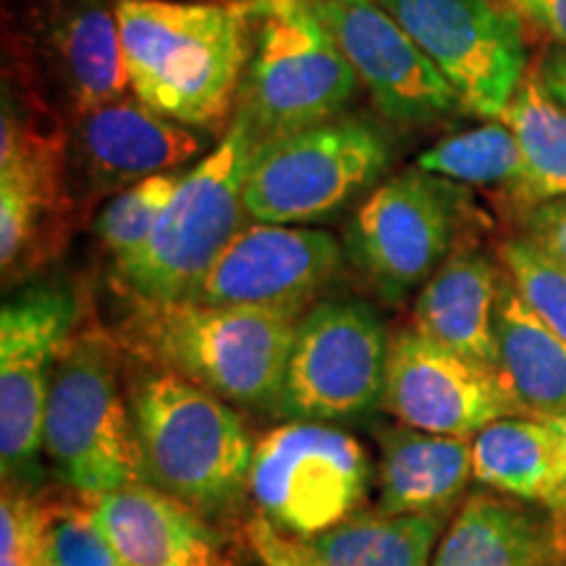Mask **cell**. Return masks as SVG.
<instances>
[{"label":"cell","mask_w":566,"mask_h":566,"mask_svg":"<svg viewBox=\"0 0 566 566\" xmlns=\"http://www.w3.org/2000/svg\"><path fill=\"white\" fill-rule=\"evenodd\" d=\"M132 95L174 122L210 129L229 116L250 61L247 0H116Z\"/></svg>","instance_id":"obj_1"},{"label":"cell","mask_w":566,"mask_h":566,"mask_svg":"<svg viewBox=\"0 0 566 566\" xmlns=\"http://www.w3.org/2000/svg\"><path fill=\"white\" fill-rule=\"evenodd\" d=\"M294 317L195 300L134 302L122 344L233 407L275 412L292 354Z\"/></svg>","instance_id":"obj_2"},{"label":"cell","mask_w":566,"mask_h":566,"mask_svg":"<svg viewBox=\"0 0 566 566\" xmlns=\"http://www.w3.org/2000/svg\"><path fill=\"white\" fill-rule=\"evenodd\" d=\"M129 412L142 483L202 516L231 512L250 493L258 441L229 401L155 370L132 386Z\"/></svg>","instance_id":"obj_3"},{"label":"cell","mask_w":566,"mask_h":566,"mask_svg":"<svg viewBox=\"0 0 566 566\" xmlns=\"http://www.w3.org/2000/svg\"><path fill=\"white\" fill-rule=\"evenodd\" d=\"M263 150L250 122L237 113L216 150L184 171L150 242L132 260L113 265L116 281L134 302L192 300L216 260L247 226L244 189Z\"/></svg>","instance_id":"obj_4"},{"label":"cell","mask_w":566,"mask_h":566,"mask_svg":"<svg viewBox=\"0 0 566 566\" xmlns=\"http://www.w3.org/2000/svg\"><path fill=\"white\" fill-rule=\"evenodd\" d=\"M42 454L87 501L139 480L116 336L82 331L61 352L48 394Z\"/></svg>","instance_id":"obj_5"},{"label":"cell","mask_w":566,"mask_h":566,"mask_svg":"<svg viewBox=\"0 0 566 566\" xmlns=\"http://www.w3.org/2000/svg\"><path fill=\"white\" fill-rule=\"evenodd\" d=\"M237 113L263 147L338 118L357 92V74L338 48L315 0H286L260 13Z\"/></svg>","instance_id":"obj_6"},{"label":"cell","mask_w":566,"mask_h":566,"mask_svg":"<svg viewBox=\"0 0 566 566\" xmlns=\"http://www.w3.org/2000/svg\"><path fill=\"white\" fill-rule=\"evenodd\" d=\"M391 147L363 118H334L273 142L254 160L244 189L252 221L307 226L334 218L386 174Z\"/></svg>","instance_id":"obj_7"},{"label":"cell","mask_w":566,"mask_h":566,"mask_svg":"<svg viewBox=\"0 0 566 566\" xmlns=\"http://www.w3.org/2000/svg\"><path fill=\"white\" fill-rule=\"evenodd\" d=\"M370 483L359 441L328 422H286L258 441L250 495L283 535L313 541L357 514Z\"/></svg>","instance_id":"obj_8"},{"label":"cell","mask_w":566,"mask_h":566,"mask_svg":"<svg viewBox=\"0 0 566 566\" xmlns=\"http://www.w3.org/2000/svg\"><path fill=\"white\" fill-rule=\"evenodd\" d=\"M388 336L359 300L315 302L300 317L275 412L289 422H342L380 407Z\"/></svg>","instance_id":"obj_9"},{"label":"cell","mask_w":566,"mask_h":566,"mask_svg":"<svg viewBox=\"0 0 566 566\" xmlns=\"http://www.w3.org/2000/svg\"><path fill=\"white\" fill-rule=\"evenodd\" d=\"M82 307L66 283H32L0 310V467L3 483L40 478L42 428L53 370L74 336Z\"/></svg>","instance_id":"obj_10"},{"label":"cell","mask_w":566,"mask_h":566,"mask_svg":"<svg viewBox=\"0 0 566 566\" xmlns=\"http://www.w3.org/2000/svg\"><path fill=\"white\" fill-rule=\"evenodd\" d=\"M436 63L462 108L501 122L527 76L520 13L504 0H378Z\"/></svg>","instance_id":"obj_11"},{"label":"cell","mask_w":566,"mask_h":566,"mask_svg":"<svg viewBox=\"0 0 566 566\" xmlns=\"http://www.w3.org/2000/svg\"><path fill=\"white\" fill-rule=\"evenodd\" d=\"M69 132L42 124L9 92L0 122V268L3 281H24L53 263L71 233Z\"/></svg>","instance_id":"obj_12"},{"label":"cell","mask_w":566,"mask_h":566,"mask_svg":"<svg viewBox=\"0 0 566 566\" xmlns=\"http://www.w3.org/2000/svg\"><path fill=\"white\" fill-rule=\"evenodd\" d=\"M454 229L449 184L412 168L359 205L346 226L344 254L386 302H401L443 265Z\"/></svg>","instance_id":"obj_13"},{"label":"cell","mask_w":566,"mask_h":566,"mask_svg":"<svg viewBox=\"0 0 566 566\" xmlns=\"http://www.w3.org/2000/svg\"><path fill=\"white\" fill-rule=\"evenodd\" d=\"M344 258L334 233L254 221L231 239L192 300L271 310L300 321L342 271Z\"/></svg>","instance_id":"obj_14"},{"label":"cell","mask_w":566,"mask_h":566,"mask_svg":"<svg viewBox=\"0 0 566 566\" xmlns=\"http://www.w3.org/2000/svg\"><path fill=\"white\" fill-rule=\"evenodd\" d=\"M380 407L409 428L454 438H475L501 417L525 415L495 370L415 328L388 342Z\"/></svg>","instance_id":"obj_15"},{"label":"cell","mask_w":566,"mask_h":566,"mask_svg":"<svg viewBox=\"0 0 566 566\" xmlns=\"http://www.w3.org/2000/svg\"><path fill=\"white\" fill-rule=\"evenodd\" d=\"M375 108L396 124H428L459 108L457 92L378 0H315Z\"/></svg>","instance_id":"obj_16"},{"label":"cell","mask_w":566,"mask_h":566,"mask_svg":"<svg viewBox=\"0 0 566 566\" xmlns=\"http://www.w3.org/2000/svg\"><path fill=\"white\" fill-rule=\"evenodd\" d=\"M205 147L202 129L174 122L134 95L74 113L69 134L71 163L76 160L90 184L116 192L187 166Z\"/></svg>","instance_id":"obj_17"},{"label":"cell","mask_w":566,"mask_h":566,"mask_svg":"<svg viewBox=\"0 0 566 566\" xmlns=\"http://www.w3.org/2000/svg\"><path fill=\"white\" fill-rule=\"evenodd\" d=\"M90 506L129 566H237L208 516L142 480L97 495Z\"/></svg>","instance_id":"obj_18"},{"label":"cell","mask_w":566,"mask_h":566,"mask_svg":"<svg viewBox=\"0 0 566 566\" xmlns=\"http://www.w3.org/2000/svg\"><path fill=\"white\" fill-rule=\"evenodd\" d=\"M501 275L480 252H457L422 283L412 328L430 342L495 370Z\"/></svg>","instance_id":"obj_19"},{"label":"cell","mask_w":566,"mask_h":566,"mask_svg":"<svg viewBox=\"0 0 566 566\" xmlns=\"http://www.w3.org/2000/svg\"><path fill=\"white\" fill-rule=\"evenodd\" d=\"M472 438L424 433L409 424L378 430V509L449 514L472 478Z\"/></svg>","instance_id":"obj_20"},{"label":"cell","mask_w":566,"mask_h":566,"mask_svg":"<svg viewBox=\"0 0 566 566\" xmlns=\"http://www.w3.org/2000/svg\"><path fill=\"white\" fill-rule=\"evenodd\" d=\"M48 48L55 80L74 113L113 103L132 92L122 27L111 0H63L53 13Z\"/></svg>","instance_id":"obj_21"},{"label":"cell","mask_w":566,"mask_h":566,"mask_svg":"<svg viewBox=\"0 0 566 566\" xmlns=\"http://www.w3.org/2000/svg\"><path fill=\"white\" fill-rule=\"evenodd\" d=\"M495 375L525 415L566 412V342L527 307L509 275L495 313Z\"/></svg>","instance_id":"obj_22"},{"label":"cell","mask_w":566,"mask_h":566,"mask_svg":"<svg viewBox=\"0 0 566 566\" xmlns=\"http://www.w3.org/2000/svg\"><path fill=\"white\" fill-rule=\"evenodd\" d=\"M472 478L509 499L556 512L558 449L548 420L512 415L480 430L472 438Z\"/></svg>","instance_id":"obj_23"},{"label":"cell","mask_w":566,"mask_h":566,"mask_svg":"<svg viewBox=\"0 0 566 566\" xmlns=\"http://www.w3.org/2000/svg\"><path fill=\"white\" fill-rule=\"evenodd\" d=\"M546 551V533L533 514L475 493L438 543L433 566H543Z\"/></svg>","instance_id":"obj_24"},{"label":"cell","mask_w":566,"mask_h":566,"mask_svg":"<svg viewBox=\"0 0 566 566\" xmlns=\"http://www.w3.org/2000/svg\"><path fill=\"white\" fill-rule=\"evenodd\" d=\"M449 514L357 512L328 533L304 541L321 566H433Z\"/></svg>","instance_id":"obj_25"},{"label":"cell","mask_w":566,"mask_h":566,"mask_svg":"<svg viewBox=\"0 0 566 566\" xmlns=\"http://www.w3.org/2000/svg\"><path fill=\"white\" fill-rule=\"evenodd\" d=\"M501 122L514 132L522 150L514 200L537 208L566 197V105L551 95L537 71H527Z\"/></svg>","instance_id":"obj_26"},{"label":"cell","mask_w":566,"mask_h":566,"mask_svg":"<svg viewBox=\"0 0 566 566\" xmlns=\"http://www.w3.org/2000/svg\"><path fill=\"white\" fill-rule=\"evenodd\" d=\"M417 168L443 181L480 184L514 192L522 179V150L514 132L504 122H491L480 129L451 134L436 142L417 158Z\"/></svg>","instance_id":"obj_27"},{"label":"cell","mask_w":566,"mask_h":566,"mask_svg":"<svg viewBox=\"0 0 566 566\" xmlns=\"http://www.w3.org/2000/svg\"><path fill=\"white\" fill-rule=\"evenodd\" d=\"M184 171L158 174L150 179L132 184L116 192L95 218V233L101 244L111 252L113 265L132 260L142 247L150 242L163 210L168 208Z\"/></svg>","instance_id":"obj_28"},{"label":"cell","mask_w":566,"mask_h":566,"mask_svg":"<svg viewBox=\"0 0 566 566\" xmlns=\"http://www.w3.org/2000/svg\"><path fill=\"white\" fill-rule=\"evenodd\" d=\"M501 263L527 307L566 342V271L533 239L516 237L501 244Z\"/></svg>","instance_id":"obj_29"},{"label":"cell","mask_w":566,"mask_h":566,"mask_svg":"<svg viewBox=\"0 0 566 566\" xmlns=\"http://www.w3.org/2000/svg\"><path fill=\"white\" fill-rule=\"evenodd\" d=\"M55 509L32 488L3 483L0 495V566H51Z\"/></svg>","instance_id":"obj_30"},{"label":"cell","mask_w":566,"mask_h":566,"mask_svg":"<svg viewBox=\"0 0 566 566\" xmlns=\"http://www.w3.org/2000/svg\"><path fill=\"white\" fill-rule=\"evenodd\" d=\"M51 566H129L97 525L92 506L55 509Z\"/></svg>","instance_id":"obj_31"},{"label":"cell","mask_w":566,"mask_h":566,"mask_svg":"<svg viewBox=\"0 0 566 566\" xmlns=\"http://www.w3.org/2000/svg\"><path fill=\"white\" fill-rule=\"evenodd\" d=\"M247 543L263 566H321L307 543L283 535L260 514L252 516L247 525Z\"/></svg>","instance_id":"obj_32"},{"label":"cell","mask_w":566,"mask_h":566,"mask_svg":"<svg viewBox=\"0 0 566 566\" xmlns=\"http://www.w3.org/2000/svg\"><path fill=\"white\" fill-rule=\"evenodd\" d=\"M527 229V239H533L554 263L566 271V197L537 205L530 216Z\"/></svg>","instance_id":"obj_33"},{"label":"cell","mask_w":566,"mask_h":566,"mask_svg":"<svg viewBox=\"0 0 566 566\" xmlns=\"http://www.w3.org/2000/svg\"><path fill=\"white\" fill-rule=\"evenodd\" d=\"M504 3L541 27L548 38L558 42V48H566V0H504Z\"/></svg>","instance_id":"obj_34"},{"label":"cell","mask_w":566,"mask_h":566,"mask_svg":"<svg viewBox=\"0 0 566 566\" xmlns=\"http://www.w3.org/2000/svg\"><path fill=\"white\" fill-rule=\"evenodd\" d=\"M537 74H541L543 84L551 90V95L566 105V48H551L543 55L541 66H537Z\"/></svg>","instance_id":"obj_35"},{"label":"cell","mask_w":566,"mask_h":566,"mask_svg":"<svg viewBox=\"0 0 566 566\" xmlns=\"http://www.w3.org/2000/svg\"><path fill=\"white\" fill-rule=\"evenodd\" d=\"M551 430H554L558 449V504L556 514H566V412L546 417Z\"/></svg>","instance_id":"obj_36"},{"label":"cell","mask_w":566,"mask_h":566,"mask_svg":"<svg viewBox=\"0 0 566 566\" xmlns=\"http://www.w3.org/2000/svg\"><path fill=\"white\" fill-rule=\"evenodd\" d=\"M247 3H254V6H258V13H263V11L271 9V6L286 3V0H247Z\"/></svg>","instance_id":"obj_37"},{"label":"cell","mask_w":566,"mask_h":566,"mask_svg":"<svg viewBox=\"0 0 566 566\" xmlns=\"http://www.w3.org/2000/svg\"><path fill=\"white\" fill-rule=\"evenodd\" d=\"M562 566H566V564H562Z\"/></svg>","instance_id":"obj_38"}]
</instances>
